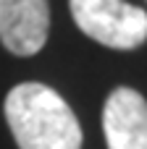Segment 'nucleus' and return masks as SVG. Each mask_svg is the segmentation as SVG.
<instances>
[{"label":"nucleus","mask_w":147,"mask_h":149,"mask_svg":"<svg viewBox=\"0 0 147 149\" xmlns=\"http://www.w3.org/2000/svg\"><path fill=\"white\" fill-rule=\"evenodd\" d=\"M74 24L110 50H134L147 39V10L126 0H68Z\"/></svg>","instance_id":"2"},{"label":"nucleus","mask_w":147,"mask_h":149,"mask_svg":"<svg viewBox=\"0 0 147 149\" xmlns=\"http://www.w3.org/2000/svg\"><path fill=\"white\" fill-rule=\"evenodd\" d=\"M18 149H82V126L68 102L47 84L24 81L3 105Z\"/></svg>","instance_id":"1"},{"label":"nucleus","mask_w":147,"mask_h":149,"mask_svg":"<svg viewBox=\"0 0 147 149\" xmlns=\"http://www.w3.org/2000/svg\"><path fill=\"white\" fill-rule=\"evenodd\" d=\"M108 149H147V100L132 86H118L103 107Z\"/></svg>","instance_id":"4"},{"label":"nucleus","mask_w":147,"mask_h":149,"mask_svg":"<svg viewBox=\"0 0 147 149\" xmlns=\"http://www.w3.org/2000/svg\"><path fill=\"white\" fill-rule=\"evenodd\" d=\"M50 34L47 0H0V42L18 58L37 55Z\"/></svg>","instance_id":"3"}]
</instances>
